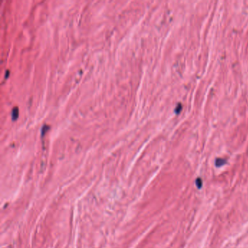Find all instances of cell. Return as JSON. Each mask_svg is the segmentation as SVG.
<instances>
[{
  "label": "cell",
  "instance_id": "6da1fadb",
  "mask_svg": "<svg viewBox=\"0 0 248 248\" xmlns=\"http://www.w3.org/2000/svg\"><path fill=\"white\" fill-rule=\"evenodd\" d=\"M18 114H19V111H18V107H15L14 109H13L12 111V119L13 120H16L18 118Z\"/></svg>",
  "mask_w": 248,
  "mask_h": 248
},
{
  "label": "cell",
  "instance_id": "7a4b0ae2",
  "mask_svg": "<svg viewBox=\"0 0 248 248\" xmlns=\"http://www.w3.org/2000/svg\"><path fill=\"white\" fill-rule=\"evenodd\" d=\"M225 162H226V160H225L224 159L218 158L217 159L216 161H215V164H216L217 167H221L222 166L223 164H224Z\"/></svg>",
  "mask_w": 248,
  "mask_h": 248
},
{
  "label": "cell",
  "instance_id": "3957f363",
  "mask_svg": "<svg viewBox=\"0 0 248 248\" xmlns=\"http://www.w3.org/2000/svg\"><path fill=\"white\" fill-rule=\"evenodd\" d=\"M181 109H182V106H181V104H178V105L177 106V107L175 108V113H179L181 112Z\"/></svg>",
  "mask_w": 248,
  "mask_h": 248
}]
</instances>
